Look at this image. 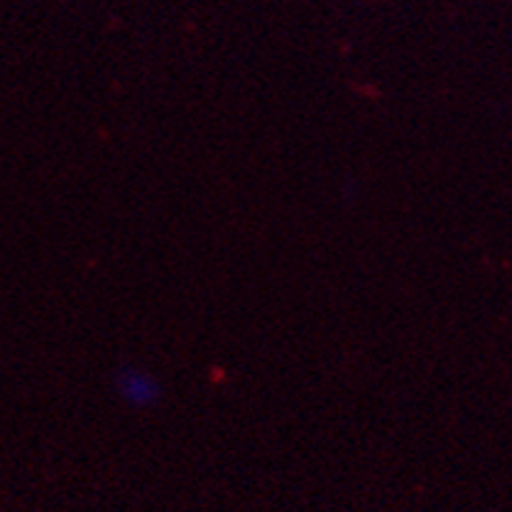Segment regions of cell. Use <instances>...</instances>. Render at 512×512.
<instances>
[{
    "label": "cell",
    "instance_id": "cell-1",
    "mask_svg": "<svg viewBox=\"0 0 512 512\" xmlns=\"http://www.w3.org/2000/svg\"><path fill=\"white\" fill-rule=\"evenodd\" d=\"M118 393L133 408H143L156 403L158 395H161V385L151 375H146V372L123 370L118 375Z\"/></svg>",
    "mask_w": 512,
    "mask_h": 512
}]
</instances>
